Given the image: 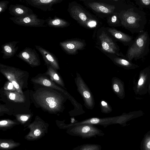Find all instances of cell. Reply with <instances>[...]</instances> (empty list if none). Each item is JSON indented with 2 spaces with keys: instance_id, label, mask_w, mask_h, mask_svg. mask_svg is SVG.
<instances>
[{
  "instance_id": "cell-1",
  "label": "cell",
  "mask_w": 150,
  "mask_h": 150,
  "mask_svg": "<svg viewBox=\"0 0 150 150\" xmlns=\"http://www.w3.org/2000/svg\"><path fill=\"white\" fill-rule=\"evenodd\" d=\"M122 26L132 33L143 31L146 23L145 13L132 4L118 13Z\"/></svg>"
},
{
  "instance_id": "cell-2",
  "label": "cell",
  "mask_w": 150,
  "mask_h": 150,
  "mask_svg": "<svg viewBox=\"0 0 150 150\" xmlns=\"http://www.w3.org/2000/svg\"><path fill=\"white\" fill-rule=\"evenodd\" d=\"M36 95V102L43 108L52 112L61 111L64 100L61 95L46 90L39 91Z\"/></svg>"
},
{
  "instance_id": "cell-3",
  "label": "cell",
  "mask_w": 150,
  "mask_h": 150,
  "mask_svg": "<svg viewBox=\"0 0 150 150\" xmlns=\"http://www.w3.org/2000/svg\"><path fill=\"white\" fill-rule=\"evenodd\" d=\"M150 39L147 31L139 33L134 40L133 43L129 46L126 57L128 60L139 58L147 55L149 52Z\"/></svg>"
},
{
  "instance_id": "cell-4",
  "label": "cell",
  "mask_w": 150,
  "mask_h": 150,
  "mask_svg": "<svg viewBox=\"0 0 150 150\" xmlns=\"http://www.w3.org/2000/svg\"><path fill=\"white\" fill-rule=\"evenodd\" d=\"M0 71L12 83L17 91L23 94L22 89L23 88L28 77L25 71L1 63L0 64Z\"/></svg>"
},
{
  "instance_id": "cell-5",
  "label": "cell",
  "mask_w": 150,
  "mask_h": 150,
  "mask_svg": "<svg viewBox=\"0 0 150 150\" xmlns=\"http://www.w3.org/2000/svg\"><path fill=\"white\" fill-rule=\"evenodd\" d=\"M68 10L71 17L84 27L93 28L97 25V21L76 3H69Z\"/></svg>"
},
{
  "instance_id": "cell-6",
  "label": "cell",
  "mask_w": 150,
  "mask_h": 150,
  "mask_svg": "<svg viewBox=\"0 0 150 150\" xmlns=\"http://www.w3.org/2000/svg\"><path fill=\"white\" fill-rule=\"evenodd\" d=\"M67 133L69 134L81 137L82 139H89L97 136L103 137L105 134L101 129L94 125L84 124L69 127Z\"/></svg>"
},
{
  "instance_id": "cell-7",
  "label": "cell",
  "mask_w": 150,
  "mask_h": 150,
  "mask_svg": "<svg viewBox=\"0 0 150 150\" xmlns=\"http://www.w3.org/2000/svg\"><path fill=\"white\" fill-rule=\"evenodd\" d=\"M49 125L38 117L25 129L28 128L29 132L25 136V139L28 141H34L39 139L47 133Z\"/></svg>"
},
{
  "instance_id": "cell-8",
  "label": "cell",
  "mask_w": 150,
  "mask_h": 150,
  "mask_svg": "<svg viewBox=\"0 0 150 150\" xmlns=\"http://www.w3.org/2000/svg\"><path fill=\"white\" fill-rule=\"evenodd\" d=\"M75 82L78 91L83 98L85 106L88 109H92L95 105V101L90 90L80 74L76 73Z\"/></svg>"
},
{
  "instance_id": "cell-9",
  "label": "cell",
  "mask_w": 150,
  "mask_h": 150,
  "mask_svg": "<svg viewBox=\"0 0 150 150\" xmlns=\"http://www.w3.org/2000/svg\"><path fill=\"white\" fill-rule=\"evenodd\" d=\"M98 40L100 44L102 50L109 54L116 55L126 59L124 56L120 52V48L117 44L108 35L105 31H102L99 35Z\"/></svg>"
},
{
  "instance_id": "cell-10",
  "label": "cell",
  "mask_w": 150,
  "mask_h": 150,
  "mask_svg": "<svg viewBox=\"0 0 150 150\" xmlns=\"http://www.w3.org/2000/svg\"><path fill=\"white\" fill-rule=\"evenodd\" d=\"M10 19L18 25L32 27H44L45 20L38 18L36 14L33 13L26 16L19 17H11Z\"/></svg>"
},
{
  "instance_id": "cell-11",
  "label": "cell",
  "mask_w": 150,
  "mask_h": 150,
  "mask_svg": "<svg viewBox=\"0 0 150 150\" xmlns=\"http://www.w3.org/2000/svg\"><path fill=\"white\" fill-rule=\"evenodd\" d=\"M16 55L32 67L40 64L39 55L34 49L26 47Z\"/></svg>"
},
{
  "instance_id": "cell-12",
  "label": "cell",
  "mask_w": 150,
  "mask_h": 150,
  "mask_svg": "<svg viewBox=\"0 0 150 150\" xmlns=\"http://www.w3.org/2000/svg\"><path fill=\"white\" fill-rule=\"evenodd\" d=\"M59 45L66 53L74 55L76 53L78 50L83 49L85 44L80 40H69L60 42Z\"/></svg>"
},
{
  "instance_id": "cell-13",
  "label": "cell",
  "mask_w": 150,
  "mask_h": 150,
  "mask_svg": "<svg viewBox=\"0 0 150 150\" xmlns=\"http://www.w3.org/2000/svg\"><path fill=\"white\" fill-rule=\"evenodd\" d=\"M30 5L45 11L54 10L52 6L62 1V0H25Z\"/></svg>"
},
{
  "instance_id": "cell-14",
  "label": "cell",
  "mask_w": 150,
  "mask_h": 150,
  "mask_svg": "<svg viewBox=\"0 0 150 150\" xmlns=\"http://www.w3.org/2000/svg\"><path fill=\"white\" fill-rule=\"evenodd\" d=\"M35 47L42 55L47 65L50 66L56 70L59 69L57 58L53 54L40 46L35 45Z\"/></svg>"
},
{
  "instance_id": "cell-15",
  "label": "cell",
  "mask_w": 150,
  "mask_h": 150,
  "mask_svg": "<svg viewBox=\"0 0 150 150\" xmlns=\"http://www.w3.org/2000/svg\"><path fill=\"white\" fill-rule=\"evenodd\" d=\"M86 5L97 12L105 14H112L115 8L114 5L95 1L86 3Z\"/></svg>"
},
{
  "instance_id": "cell-16",
  "label": "cell",
  "mask_w": 150,
  "mask_h": 150,
  "mask_svg": "<svg viewBox=\"0 0 150 150\" xmlns=\"http://www.w3.org/2000/svg\"><path fill=\"white\" fill-rule=\"evenodd\" d=\"M107 32L117 40L125 46H129L134 40L132 36L119 31L113 28H107Z\"/></svg>"
},
{
  "instance_id": "cell-17",
  "label": "cell",
  "mask_w": 150,
  "mask_h": 150,
  "mask_svg": "<svg viewBox=\"0 0 150 150\" xmlns=\"http://www.w3.org/2000/svg\"><path fill=\"white\" fill-rule=\"evenodd\" d=\"M8 10L10 14L15 17L26 16L34 13L29 8L20 4H11Z\"/></svg>"
},
{
  "instance_id": "cell-18",
  "label": "cell",
  "mask_w": 150,
  "mask_h": 150,
  "mask_svg": "<svg viewBox=\"0 0 150 150\" xmlns=\"http://www.w3.org/2000/svg\"><path fill=\"white\" fill-rule=\"evenodd\" d=\"M32 81L35 83L59 91L66 95L68 98L71 96L67 91L57 86L53 81L46 77L40 76L33 78L32 79Z\"/></svg>"
},
{
  "instance_id": "cell-19",
  "label": "cell",
  "mask_w": 150,
  "mask_h": 150,
  "mask_svg": "<svg viewBox=\"0 0 150 150\" xmlns=\"http://www.w3.org/2000/svg\"><path fill=\"white\" fill-rule=\"evenodd\" d=\"M19 42V41H13L2 45L1 52L3 54V59H9L13 56L18 50V47L16 46Z\"/></svg>"
},
{
  "instance_id": "cell-20",
  "label": "cell",
  "mask_w": 150,
  "mask_h": 150,
  "mask_svg": "<svg viewBox=\"0 0 150 150\" xmlns=\"http://www.w3.org/2000/svg\"><path fill=\"white\" fill-rule=\"evenodd\" d=\"M45 22L48 26L56 28H64L69 26V23L66 21L54 16L53 18L49 17L45 20Z\"/></svg>"
},
{
  "instance_id": "cell-21",
  "label": "cell",
  "mask_w": 150,
  "mask_h": 150,
  "mask_svg": "<svg viewBox=\"0 0 150 150\" xmlns=\"http://www.w3.org/2000/svg\"><path fill=\"white\" fill-rule=\"evenodd\" d=\"M47 70L46 73L49 75L50 80L58 84L62 88L66 89L64 83L62 79L57 73L56 70L49 65H47Z\"/></svg>"
},
{
  "instance_id": "cell-22",
  "label": "cell",
  "mask_w": 150,
  "mask_h": 150,
  "mask_svg": "<svg viewBox=\"0 0 150 150\" xmlns=\"http://www.w3.org/2000/svg\"><path fill=\"white\" fill-rule=\"evenodd\" d=\"M21 145V143L12 139H0V150H11Z\"/></svg>"
},
{
  "instance_id": "cell-23",
  "label": "cell",
  "mask_w": 150,
  "mask_h": 150,
  "mask_svg": "<svg viewBox=\"0 0 150 150\" xmlns=\"http://www.w3.org/2000/svg\"><path fill=\"white\" fill-rule=\"evenodd\" d=\"M4 93L9 99L15 102L23 103L25 101L23 94H21L17 91H5Z\"/></svg>"
},
{
  "instance_id": "cell-24",
  "label": "cell",
  "mask_w": 150,
  "mask_h": 150,
  "mask_svg": "<svg viewBox=\"0 0 150 150\" xmlns=\"http://www.w3.org/2000/svg\"><path fill=\"white\" fill-rule=\"evenodd\" d=\"M19 124L17 121L9 119L3 120L0 121V129L3 131H6Z\"/></svg>"
},
{
  "instance_id": "cell-25",
  "label": "cell",
  "mask_w": 150,
  "mask_h": 150,
  "mask_svg": "<svg viewBox=\"0 0 150 150\" xmlns=\"http://www.w3.org/2000/svg\"><path fill=\"white\" fill-rule=\"evenodd\" d=\"M100 145L96 144H85L78 146L72 150H101Z\"/></svg>"
},
{
  "instance_id": "cell-26",
  "label": "cell",
  "mask_w": 150,
  "mask_h": 150,
  "mask_svg": "<svg viewBox=\"0 0 150 150\" xmlns=\"http://www.w3.org/2000/svg\"><path fill=\"white\" fill-rule=\"evenodd\" d=\"M108 23L110 26H122L120 20L118 17V13H114L108 19Z\"/></svg>"
},
{
  "instance_id": "cell-27",
  "label": "cell",
  "mask_w": 150,
  "mask_h": 150,
  "mask_svg": "<svg viewBox=\"0 0 150 150\" xmlns=\"http://www.w3.org/2000/svg\"><path fill=\"white\" fill-rule=\"evenodd\" d=\"M110 58L115 63L117 64L125 66L130 65V62L127 60L114 54H112V57Z\"/></svg>"
},
{
  "instance_id": "cell-28",
  "label": "cell",
  "mask_w": 150,
  "mask_h": 150,
  "mask_svg": "<svg viewBox=\"0 0 150 150\" xmlns=\"http://www.w3.org/2000/svg\"><path fill=\"white\" fill-rule=\"evenodd\" d=\"M30 116L26 115H21L16 116L17 121L20 124L23 125L24 127H27L30 124L29 120Z\"/></svg>"
},
{
  "instance_id": "cell-29",
  "label": "cell",
  "mask_w": 150,
  "mask_h": 150,
  "mask_svg": "<svg viewBox=\"0 0 150 150\" xmlns=\"http://www.w3.org/2000/svg\"><path fill=\"white\" fill-rule=\"evenodd\" d=\"M100 108L101 112L104 113H109L112 111L111 107L107 102L104 100L101 101Z\"/></svg>"
},
{
  "instance_id": "cell-30",
  "label": "cell",
  "mask_w": 150,
  "mask_h": 150,
  "mask_svg": "<svg viewBox=\"0 0 150 150\" xmlns=\"http://www.w3.org/2000/svg\"><path fill=\"white\" fill-rule=\"evenodd\" d=\"M135 1L136 4L140 8L142 9L146 8L150 9V0H139Z\"/></svg>"
},
{
  "instance_id": "cell-31",
  "label": "cell",
  "mask_w": 150,
  "mask_h": 150,
  "mask_svg": "<svg viewBox=\"0 0 150 150\" xmlns=\"http://www.w3.org/2000/svg\"><path fill=\"white\" fill-rule=\"evenodd\" d=\"M4 89L5 91H16V90L13 84L9 81L5 83L4 86Z\"/></svg>"
},
{
  "instance_id": "cell-32",
  "label": "cell",
  "mask_w": 150,
  "mask_h": 150,
  "mask_svg": "<svg viewBox=\"0 0 150 150\" xmlns=\"http://www.w3.org/2000/svg\"><path fill=\"white\" fill-rule=\"evenodd\" d=\"M9 3V1H0V14L6 11Z\"/></svg>"
},
{
  "instance_id": "cell-33",
  "label": "cell",
  "mask_w": 150,
  "mask_h": 150,
  "mask_svg": "<svg viewBox=\"0 0 150 150\" xmlns=\"http://www.w3.org/2000/svg\"><path fill=\"white\" fill-rule=\"evenodd\" d=\"M144 150H150V134L146 135L144 142Z\"/></svg>"
},
{
  "instance_id": "cell-34",
  "label": "cell",
  "mask_w": 150,
  "mask_h": 150,
  "mask_svg": "<svg viewBox=\"0 0 150 150\" xmlns=\"http://www.w3.org/2000/svg\"><path fill=\"white\" fill-rule=\"evenodd\" d=\"M143 79L142 78L140 79L139 81L138 85L139 86L142 85L143 83Z\"/></svg>"
}]
</instances>
